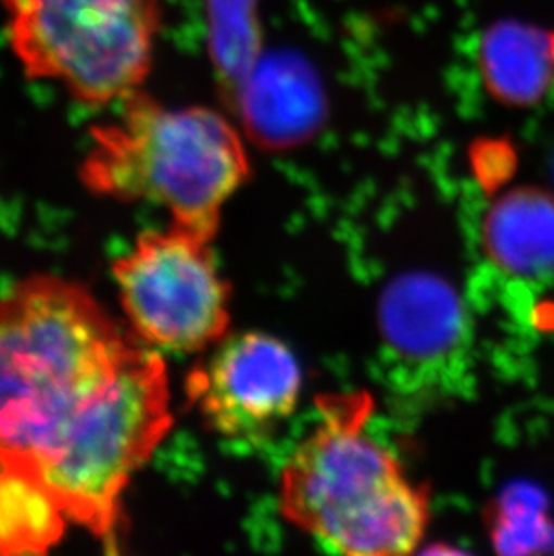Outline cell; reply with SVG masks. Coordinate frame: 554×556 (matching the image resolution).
Masks as SVG:
<instances>
[{"mask_svg":"<svg viewBox=\"0 0 554 556\" xmlns=\"http://www.w3.org/2000/svg\"><path fill=\"white\" fill-rule=\"evenodd\" d=\"M13 53L85 105L123 101L152 68L159 0H2Z\"/></svg>","mask_w":554,"mask_h":556,"instance_id":"obj_4","label":"cell"},{"mask_svg":"<svg viewBox=\"0 0 554 556\" xmlns=\"http://www.w3.org/2000/svg\"><path fill=\"white\" fill-rule=\"evenodd\" d=\"M166 364L89 290L35 276L0 298V463L114 546L121 495L172 429Z\"/></svg>","mask_w":554,"mask_h":556,"instance_id":"obj_1","label":"cell"},{"mask_svg":"<svg viewBox=\"0 0 554 556\" xmlns=\"http://www.w3.org/2000/svg\"><path fill=\"white\" fill-rule=\"evenodd\" d=\"M382 309L389 342L405 357H440L438 353L449 352L459 337L454 295L436 279L400 281L389 290Z\"/></svg>","mask_w":554,"mask_h":556,"instance_id":"obj_8","label":"cell"},{"mask_svg":"<svg viewBox=\"0 0 554 556\" xmlns=\"http://www.w3.org/2000/svg\"><path fill=\"white\" fill-rule=\"evenodd\" d=\"M320 410L319 426L282 467V517L342 555L413 553L429 526V495L367 434L373 400L339 394Z\"/></svg>","mask_w":554,"mask_h":556,"instance_id":"obj_2","label":"cell"},{"mask_svg":"<svg viewBox=\"0 0 554 556\" xmlns=\"http://www.w3.org/2000/svg\"><path fill=\"white\" fill-rule=\"evenodd\" d=\"M79 177L96 194L144 200L173 224L213 242L222 210L245 185L251 163L240 134L222 114L169 109L137 90L114 122L92 128Z\"/></svg>","mask_w":554,"mask_h":556,"instance_id":"obj_3","label":"cell"},{"mask_svg":"<svg viewBox=\"0 0 554 556\" xmlns=\"http://www.w3.org/2000/svg\"><path fill=\"white\" fill-rule=\"evenodd\" d=\"M493 260L515 274L554 270V199L542 189L520 188L504 194L487 220Z\"/></svg>","mask_w":554,"mask_h":556,"instance_id":"obj_9","label":"cell"},{"mask_svg":"<svg viewBox=\"0 0 554 556\" xmlns=\"http://www.w3.org/2000/svg\"><path fill=\"white\" fill-rule=\"evenodd\" d=\"M131 330L148 346L194 353L221 342L230 325V287L210 240L173 224L147 232L114 263Z\"/></svg>","mask_w":554,"mask_h":556,"instance_id":"obj_5","label":"cell"},{"mask_svg":"<svg viewBox=\"0 0 554 556\" xmlns=\"http://www.w3.org/2000/svg\"><path fill=\"white\" fill-rule=\"evenodd\" d=\"M301 388L295 355L263 331L227 333L186 380L188 400L205 426L241 443L273 438L298 409Z\"/></svg>","mask_w":554,"mask_h":556,"instance_id":"obj_6","label":"cell"},{"mask_svg":"<svg viewBox=\"0 0 554 556\" xmlns=\"http://www.w3.org/2000/svg\"><path fill=\"white\" fill-rule=\"evenodd\" d=\"M481 65L499 100L533 105L554 81V33L528 24H499L484 37Z\"/></svg>","mask_w":554,"mask_h":556,"instance_id":"obj_7","label":"cell"},{"mask_svg":"<svg viewBox=\"0 0 554 556\" xmlns=\"http://www.w3.org/2000/svg\"><path fill=\"white\" fill-rule=\"evenodd\" d=\"M67 520L46 484L0 463V555L48 552L62 539Z\"/></svg>","mask_w":554,"mask_h":556,"instance_id":"obj_10","label":"cell"}]
</instances>
